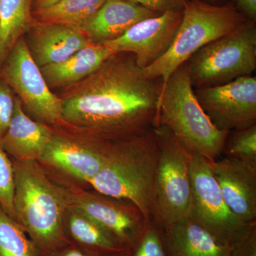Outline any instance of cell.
Listing matches in <instances>:
<instances>
[{"mask_svg":"<svg viewBox=\"0 0 256 256\" xmlns=\"http://www.w3.org/2000/svg\"><path fill=\"white\" fill-rule=\"evenodd\" d=\"M64 126L116 141L154 128L162 90L160 79L146 76L131 53H116L94 73L60 89Z\"/></svg>","mask_w":256,"mask_h":256,"instance_id":"cell-1","label":"cell"},{"mask_svg":"<svg viewBox=\"0 0 256 256\" xmlns=\"http://www.w3.org/2000/svg\"><path fill=\"white\" fill-rule=\"evenodd\" d=\"M12 160L16 222L40 256L50 255L70 244L64 230V213L68 205L66 190L54 182L38 161Z\"/></svg>","mask_w":256,"mask_h":256,"instance_id":"cell-2","label":"cell"},{"mask_svg":"<svg viewBox=\"0 0 256 256\" xmlns=\"http://www.w3.org/2000/svg\"><path fill=\"white\" fill-rule=\"evenodd\" d=\"M158 146L154 130L112 141L105 162L88 186L92 190L132 202L149 222L154 214V182Z\"/></svg>","mask_w":256,"mask_h":256,"instance_id":"cell-3","label":"cell"},{"mask_svg":"<svg viewBox=\"0 0 256 256\" xmlns=\"http://www.w3.org/2000/svg\"><path fill=\"white\" fill-rule=\"evenodd\" d=\"M158 124L168 128L192 153L208 161L223 156L229 132L215 127L198 104L186 62L172 74L162 88L154 127Z\"/></svg>","mask_w":256,"mask_h":256,"instance_id":"cell-4","label":"cell"},{"mask_svg":"<svg viewBox=\"0 0 256 256\" xmlns=\"http://www.w3.org/2000/svg\"><path fill=\"white\" fill-rule=\"evenodd\" d=\"M246 20L232 2L214 5L202 0H186L171 46L160 60L143 68L144 74L161 80L162 88L172 74L197 50L230 33Z\"/></svg>","mask_w":256,"mask_h":256,"instance_id":"cell-5","label":"cell"},{"mask_svg":"<svg viewBox=\"0 0 256 256\" xmlns=\"http://www.w3.org/2000/svg\"><path fill=\"white\" fill-rule=\"evenodd\" d=\"M192 87L218 86L256 68V23L246 20L230 33L202 47L186 62Z\"/></svg>","mask_w":256,"mask_h":256,"instance_id":"cell-6","label":"cell"},{"mask_svg":"<svg viewBox=\"0 0 256 256\" xmlns=\"http://www.w3.org/2000/svg\"><path fill=\"white\" fill-rule=\"evenodd\" d=\"M158 146L152 222L164 227L188 218L192 201V153L165 126L153 128Z\"/></svg>","mask_w":256,"mask_h":256,"instance_id":"cell-7","label":"cell"},{"mask_svg":"<svg viewBox=\"0 0 256 256\" xmlns=\"http://www.w3.org/2000/svg\"><path fill=\"white\" fill-rule=\"evenodd\" d=\"M53 130L38 163L48 176L65 180L66 182L62 186H88L102 168L112 141L64 126Z\"/></svg>","mask_w":256,"mask_h":256,"instance_id":"cell-8","label":"cell"},{"mask_svg":"<svg viewBox=\"0 0 256 256\" xmlns=\"http://www.w3.org/2000/svg\"><path fill=\"white\" fill-rule=\"evenodd\" d=\"M0 77L14 92L30 118L53 128L64 126L60 98L47 85L23 36L0 66Z\"/></svg>","mask_w":256,"mask_h":256,"instance_id":"cell-9","label":"cell"},{"mask_svg":"<svg viewBox=\"0 0 256 256\" xmlns=\"http://www.w3.org/2000/svg\"><path fill=\"white\" fill-rule=\"evenodd\" d=\"M190 178L192 201L188 218L220 242L234 246L244 236L252 223L240 222L229 210L212 174L208 160L196 153H192Z\"/></svg>","mask_w":256,"mask_h":256,"instance_id":"cell-10","label":"cell"},{"mask_svg":"<svg viewBox=\"0 0 256 256\" xmlns=\"http://www.w3.org/2000/svg\"><path fill=\"white\" fill-rule=\"evenodd\" d=\"M68 204L90 216L126 248H132L148 224L139 208L132 202L102 194L80 186H63Z\"/></svg>","mask_w":256,"mask_h":256,"instance_id":"cell-11","label":"cell"},{"mask_svg":"<svg viewBox=\"0 0 256 256\" xmlns=\"http://www.w3.org/2000/svg\"><path fill=\"white\" fill-rule=\"evenodd\" d=\"M197 100L220 130L244 129L256 124V78L240 77L218 86L197 88Z\"/></svg>","mask_w":256,"mask_h":256,"instance_id":"cell-12","label":"cell"},{"mask_svg":"<svg viewBox=\"0 0 256 256\" xmlns=\"http://www.w3.org/2000/svg\"><path fill=\"white\" fill-rule=\"evenodd\" d=\"M182 18V11H170L133 25L119 38L104 42L114 53H131L144 68L165 54L174 41Z\"/></svg>","mask_w":256,"mask_h":256,"instance_id":"cell-13","label":"cell"},{"mask_svg":"<svg viewBox=\"0 0 256 256\" xmlns=\"http://www.w3.org/2000/svg\"><path fill=\"white\" fill-rule=\"evenodd\" d=\"M229 210L240 222H256V169L224 156L208 161Z\"/></svg>","mask_w":256,"mask_h":256,"instance_id":"cell-14","label":"cell"},{"mask_svg":"<svg viewBox=\"0 0 256 256\" xmlns=\"http://www.w3.org/2000/svg\"><path fill=\"white\" fill-rule=\"evenodd\" d=\"M23 37L32 60L40 68L64 62L92 43L80 28L34 18Z\"/></svg>","mask_w":256,"mask_h":256,"instance_id":"cell-15","label":"cell"},{"mask_svg":"<svg viewBox=\"0 0 256 256\" xmlns=\"http://www.w3.org/2000/svg\"><path fill=\"white\" fill-rule=\"evenodd\" d=\"M53 132V128L30 118L16 97L12 117L0 146L11 159L38 161Z\"/></svg>","mask_w":256,"mask_h":256,"instance_id":"cell-16","label":"cell"},{"mask_svg":"<svg viewBox=\"0 0 256 256\" xmlns=\"http://www.w3.org/2000/svg\"><path fill=\"white\" fill-rule=\"evenodd\" d=\"M160 14L127 0H106L96 14L79 28L92 43L102 44L119 38L139 22Z\"/></svg>","mask_w":256,"mask_h":256,"instance_id":"cell-17","label":"cell"},{"mask_svg":"<svg viewBox=\"0 0 256 256\" xmlns=\"http://www.w3.org/2000/svg\"><path fill=\"white\" fill-rule=\"evenodd\" d=\"M160 228L166 256H232V248L190 218Z\"/></svg>","mask_w":256,"mask_h":256,"instance_id":"cell-18","label":"cell"},{"mask_svg":"<svg viewBox=\"0 0 256 256\" xmlns=\"http://www.w3.org/2000/svg\"><path fill=\"white\" fill-rule=\"evenodd\" d=\"M114 54L102 44L90 43L64 62L40 69L48 86L60 90L86 78Z\"/></svg>","mask_w":256,"mask_h":256,"instance_id":"cell-19","label":"cell"},{"mask_svg":"<svg viewBox=\"0 0 256 256\" xmlns=\"http://www.w3.org/2000/svg\"><path fill=\"white\" fill-rule=\"evenodd\" d=\"M64 230L70 244L96 254H114L130 248L90 216L69 204L64 216Z\"/></svg>","mask_w":256,"mask_h":256,"instance_id":"cell-20","label":"cell"},{"mask_svg":"<svg viewBox=\"0 0 256 256\" xmlns=\"http://www.w3.org/2000/svg\"><path fill=\"white\" fill-rule=\"evenodd\" d=\"M33 22L32 0H0V66Z\"/></svg>","mask_w":256,"mask_h":256,"instance_id":"cell-21","label":"cell"},{"mask_svg":"<svg viewBox=\"0 0 256 256\" xmlns=\"http://www.w3.org/2000/svg\"><path fill=\"white\" fill-rule=\"evenodd\" d=\"M106 0H60L54 4L32 12L36 21L80 28L100 10Z\"/></svg>","mask_w":256,"mask_h":256,"instance_id":"cell-22","label":"cell"},{"mask_svg":"<svg viewBox=\"0 0 256 256\" xmlns=\"http://www.w3.org/2000/svg\"><path fill=\"white\" fill-rule=\"evenodd\" d=\"M0 256H40L26 232L0 206Z\"/></svg>","mask_w":256,"mask_h":256,"instance_id":"cell-23","label":"cell"},{"mask_svg":"<svg viewBox=\"0 0 256 256\" xmlns=\"http://www.w3.org/2000/svg\"><path fill=\"white\" fill-rule=\"evenodd\" d=\"M223 154L256 169V124L230 131Z\"/></svg>","mask_w":256,"mask_h":256,"instance_id":"cell-24","label":"cell"},{"mask_svg":"<svg viewBox=\"0 0 256 256\" xmlns=\"http://www.w3.org/2000/svg\"><path fill=\"white\" fill-rule=\"evenodd\" d=\"M14 195V173L12 160L0 146V206L16 220Z\"/></svg>","mask_w":256,"mask_h":256,"instance_id":"cell-25","label":"cell"},{"mask_svg":"<svg viewBox=\"0 0 256 256\" xmlns=\"http://www.w3.org/2000/svg\"><path fill=\"white\" fill-rule=\"evenodd\" d=\"M130 256H166L159 226L151 222L139 240L130 248Z\"/></svg>","mask_w":256,"mask_h":256,"instance_id":"cell-26","label":"cell"},{"mask_svg":"<svg viewBox=\"0 0 256 256\" xmlns=\"http://www.w3.org/2000/svg\"><path fill=\"white\" fill-rule=\"evenodd\" d=\"M16 98L10 86L0 77V144L12 117Z\"/></svg>","mask_w":256,"mask_h":256,"instance_id":"cell-27","label":"cell"},{"mask_svg":"<svg viewBox=\"0 0 256 256\" xmlns=\"http://www.w3.org/2000/svg\"><path fill=\"white\" fill-rule=\"evenodd\" d=\"M230 256H256V222L250 224L244 236L232 247Z\"/></svg>","mask_w":256,"mask_h":256,"instance_id":"cell-28","label":"cell"},{"mask_svg":"<svg viewBox=\"0 0 256 256\" xmlns=\"http://www.w3.org/2000/svg\"><path fill=\"white\" fill-rule=\"evenodd\" d=\"M141 5L154 12L163 14L170 11H182L186 0H127Z\"/></svg>","mask_w":256,"mask_h":256,"instance_id":"cell-29","label":"cell"},{"mask_svg":"<svg viewBox=\"0 0 256 256\" xmlns=\"http://www.w3.org/2000/svg\"><path fill=\"white\" fill-rule=\"evenodd\" d=\"M130 248H127L122 252H114V254H96V252H87L76 246L73 244H68L47 256H130Z\"/></svg>","mask_w":256,"mask_h":256,"instance_id":"cell-30","label":"cell"},{"mask_svg":"<svg viewBox=\"0 0 256 256\" xmlns=\"http://www.w3.org/2000/svg\"><path fill=\"white\" fill-rule=\"evenodd\" d=\"M230 2L246 20L256 21V0H230Z\"/></svg>","mask_w":256,"mask_h":256,"instance_id":"cell-31","label":"cell"},{"mask_svg":"<svg viewBox=\"0 0 256 256\" xmlns=\"http://www.w3.org/2000/svg\"><path fill=\"white\" fill-rule=\"evenodd\" d=\"M60 0H32V12L45 9Z\"/></svg>","mask_w":256,"mask_h":256,"instance_id":"cell-32","label":"cell"},{"mask_svg":"<svg viewBox=\"0 0 256 256\" xmlns=\"http://www.w3.org/2000/svg\"><path fill=\"white\" fill-rule=\"evenodd\" d=\"M202 1L205 2L210 4L222 5L229 2H230V0H202Z\"/></svg>","mask_w":256,"mask_h":256,"instance_id":"cell-33","label":"cell"}]
</instances>
